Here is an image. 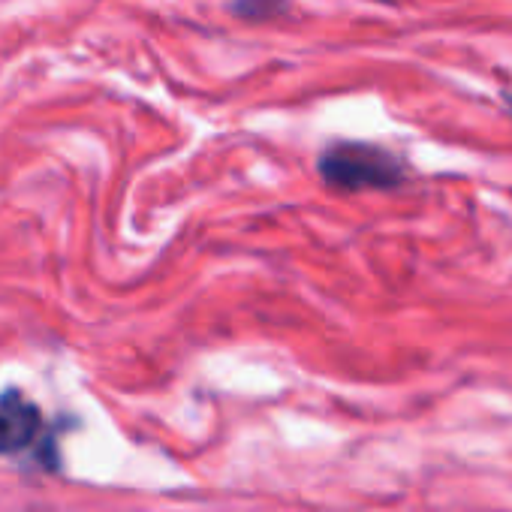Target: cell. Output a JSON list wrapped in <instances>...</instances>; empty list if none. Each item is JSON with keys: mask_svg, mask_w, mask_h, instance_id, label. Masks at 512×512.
I'll list each match as a JSON object with an SVG mask.
<instances>
[{"mask_svg": "<svg viewBox=\"0 0 512 512\" xmlns=\"http://www.w3.org/2000/svg\"><path fill=\"white\" fill-rule=\"evenodd\" d=\"M506 109L512 112V94H506Z\"/></svg>", "mask_w": 512, "mask_h": 512, "instance_id": "277c9868", "label": "cell"}, {"mask_svg": "<svg viewBox=\"0 0 512 512\" xmlns=\"http://www.w3.org/2000/svg\"><path fill=\"white\" fill-rule=\"evenodd\" d=\"M287 10H290L287 0H232V16L253 22V25L281 19Z\"/></svg>", "mask_w": 512, "mask_h": 512, "instance_id": "3957f363", "label": "cell"}, {"mask_svg": "<svg viewBox=\"0 0 512 512\" xmlns=\"http://www.w3.org/2000/svg\"><path fill=\"white\" fill-rule=\"evenodd\" d=\"M43 434V410L22 395L19 389H7L0 395V455H19L40 443Z\"/></svg>", "mask_w": 512, "mask_h": 512, "instance_id": "7a4b0ae2", "label": "cell"}, {"mask_svg": "<svg viewBox=\"0 0 512 512\" xmlns=\"http://www.w3.org/2000/svg\"><path fill=\"white\" fill-rule=\"evenodd\" d=\"M317 172L329 187L356 193V190H392L404 184L407 169L401 157L383 145L371 142H335L320 160Z\"/></svg>", "mask_w": 512, "mask_h": 512, "instance_id": "6da1fadb", "label": "cell"}, {"mask_svg": "<svg viewBox=\"0 0 512 512\" xmlns=\"http://www.w3.org/2000/svg\"><path fill=\"white\" fill-rule=\"evenodd\" d=\"M380 4H389V0H380Z\"/></svg>", "mask_w": 512, "mask_h": 512, "instance_id": "5b68a950", "label": "cell"}]
</instances>
